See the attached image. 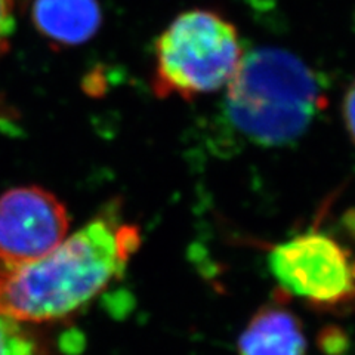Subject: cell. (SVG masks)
<instances>
[{"label":"cell","instance_id":"obj_1","mask_svg":"<svg viewBox=\"0 0 355 355\" xmlns=\"http://www.w3.org/2000/svg\"><path fill=\"white\" fill-rule=\"evenodd\" d=\"M139 246L138 227L105 215L40 258L0 253V314L33 323L70 315L119 279Z\"/></svg>","mask_w":355,"mask_h":355},{"label":"cell","instance_id":"obj_6","mask_svg":"<svg viewBox=\"0 0 355 355\" xmlns=\"http://www.w3.org/2000/svg\"><path fill=\"white\" fill-rule=\"evenodd\" d=\"M26 8L39 35L57 46H80L103 26L99 0H26Z\"/></svg>","mask_w":355,"mask_h":355},{"label":"cell","instance_id":"obj_9","mask_svg":"<svg viewBox=\"0 0 355 355\" xmlns=\"http://www.w3.org/2000/svg\"><path fill=\"white\" fill-rule=\"evenodd\" d=\"M317 347L323 355H347L351 348V340L342 327L327 324L318 331Z\"/></svg>","mask_w":355,"mask_h":355},{"label":"cell","instance_id":"obj_10","mask_svg":"<svg viewBox=\"0 0 355 355\" xmlns=\"http://www.w3.org/2000/svg\"><path fill=\"white\" fill-rule=\"evenodd\" d=\"M15 30V0H0V57L9 49Z\"/></svg>","mask_w":355,"mask_h":355},{"label":"cell","instance_id":"obj_2","mask_svg":"<svg viewBox=\"0 0 355 355\" xmlns=\"http://www.w3.org/2000/svg\"><path fill=\"white\" fill-rule=\"evenodd\" d=\"M323 107L320 77L296 55L279 48L244 53L227 85L230 125L261 147H284L297 141Z\"/></svg>","mask_w":355,"mask_h":355},{"label":"cell","instance_id":"obj_4","mask_svg":"<svg viewBox=\"0 0 355 355\" xmlns=\"http://www.w3.org/2000/svg\"><path fill=\"white\" fill-rule=\"evenodd\" d=\"M268 265L286 295L318 311H336L355 301V257L336 239L311 230L270 250Z\"/></svg>","mask_w":355,"mask_h":355},{"label":"cell","instance_id":"obj_5","mask_svg":"<svg viewBox=\"0 0 355 355\" xmlns=\"http://www.w3.org/2000/svg\"><path fill=\"white\" fill-rule=\"evenodd\" d=\"M67 209L40 187H18L0 196V253L18 261L43 257L69 232Z\"/></svg>","mask_w":355,"mask_h":355},{"label":"cell","instance_id":"obj_7","mask_svg":"<svg viewBox=\"0 0 355 355\" xmlns=\"http://www.w3.org/2000/svg\"><path fill=\"white\" fill-rule=\"evenodd\" d=\"M239 355H305L306 339L299 318L282 304L253 314L237 342Z\"/></svg>","mask_w":355,"mask_h":355},{"label":"cell","instance_id":"obj_3","mask_svg":"<svg viewBox=\"0 0 355 355\" xmlns=\"http://www.w3.org/2000/svg\"><path fill=\"white\" fill-rule=\"evenodd\" d=\"M244 51L237 28L216 12L178 15L155 42L153 91L185 101L219 91L236 76Z\"/></svg>","mask_w":355,"mask_h":355},{"label":"cell","instance_id":"obj_11","mask_svg":"<svg viewBox=\"0 0 355 355\" xmlns=\"http://www.w3.org/2000/svg\"><path fill=\"white\" fill-rule=\"evenodd\" d=\"M342 114L343 123H345L349 137L355 142V80L351 83L345 94V98H343Z\"/></svg>","mask_w":355,"mask_h":355},{"label":"cell","instance_id":"obj_8","mask_svg":"<svg viewBox=\"0 0 355 355\" xmlns=\"http://www.w3.org/2000/svg\"><path fill=\"white\" fill-rule=\"evenodd\" d=\"M0 355H40L39 345L19 321L0 314Z\"/></svg>","mask_w":355,"mask_h":355}]
</instances>
